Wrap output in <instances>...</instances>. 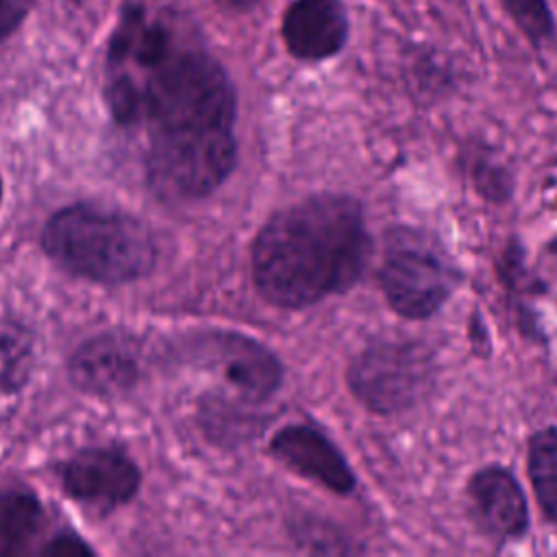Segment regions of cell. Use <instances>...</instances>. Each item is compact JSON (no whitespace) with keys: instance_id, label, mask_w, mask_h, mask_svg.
<instances>
[{"instance_id":"1","label":"cell","mask_w":557,"mask_h":557,"mask_svg":"<svg viewBox=\"0 0 557 557\" xmlns=\"http://www.w3.org/2000/svg\"><path fill=\"white\" fill-rule=\"evenodd\" d=\"M117 122H146L150 148L233 139L235 89L222 63L170 11L124 4L107 52Z\"/></svg>"},{"instance_id":"2","label":"cell","mask_w":557,"mask_h":557,"mask_svg":"<svg viewBox=\"0 0 557 557\" xmlns=\"http://www.w3.org/2000/svg\"><path fill=\"white\" fill-rule=\"evenodd\" d=\"M368 255L359 202L342 194H315L263 224L252 244V278L268 302L300 309L355 285Z\"/></svg>"},{"instance_id":"3","label":"cell","mask_w":557,"mask_h":557,"mask_svg":"<svg viewBox=\"0 0 557 557\" xmlns=\"http://www.w3.org/2000/svg\"><path fill=\"white\" fill-rule=\"evenodd\" d=\"M44 244L61 265L102 283L137 278L154 261L152 239L137 220L87 205L54 213Z\"/></svg>"},{"instance_id":"4","label":"cell","mask_w":557,"mask_h":557,"mask_svg":"<svg viewBox=\"0 0 557 557\" xmlns=\"http://www.w3.org/2000/svg\"><path fill=\"white\" fill-rule=\"evenodd\" d=\"M381 289L389 307L405 318L433 315L455 292L459 270L442 244L416 228H396L387 235L379 270Z\"/></svg>"},{"instance_id":"5","label":"cell","mask_w":557,"mask_h":557,"mask_svg":"<svg viewBox=\"0 0 557 557\" xmlns=\"http://www.w3.org/2000/svg\"><path fill=\"white\" fill-rule=\"evenodd\" d=\"M437 363L431 348L418 339H376L348 368V387L355 398L376 413H396L413 407L435 385Z\"/></svg>"},{"instance_id":"6","label":"cell","mask_w":557,"mask_h":557,"mask_svg":"<svg viewBox=\"0 0 557 557\" xmlns=\"http://www.w3.org/2000/svg\"><path fill=\"white\" fill-rule=\"evenodd\" d=\"M285 52L300 63L337 57L350 39V15L342 0H289L278 24Z\"/></svg>"},{"instance_id":"7","label":"cell","mask_w":557,"mask_h":557,"mask_svg":"<svg viewBox=\"0 0 557 557\" xmlns=\"http://www.w3.org/2000/svg\"><path fill=\"white\" fill-rule=\"evenodd\" d=\"M270 450L287 468L337 494H348L355 487V474L344 455L313 426L287 424L278 429Z\"/></svg>"},{"instance_id":"8","label":"cell","mask_w":557,"mask_h":557,"mask_svg":"<svg viewBox=\"0 0 557 557\" xmlns=\"http://www.w3.org/2000/svg\"><path fill=\"white\" fill-rule=\"evenodd\" d=\"M137 483L139 474L131 459L109 448L85 450L63 470L65 490L94 507H113L128 500Z\"/></svg>"},{"instance_id":"9","label":"cell","mask_w":557,"mask_h":557,"mask_svg":"<svg viewBox=\"0 0 557 557\" xmlns=\"http://www.w3.org/2000/svg\"><path fill=\"white\" fill-rule=\"evenodd\" d=\"M468 500L476 524L496 540L518 537L527 531V498L518 481L498 466H487L472 474Z\"/></svg>"},{"instance_id":"10","label":"cell","mask_w":557,"mask_h":557,"mask_svg":"<svg viewBox=\"0 0 557 557\" xmlns=\"http://www.w3.org/2000/svg\"><path fill=\"white\" fill-rule=\"evenodd\" d=\"M211 348L224 376L244 396L265 400L278 389L283 381L281 361L259 342L239 333H218Z\"/></svg>"},{"instance_id":"11","label":"cell","mask_w":557,"mask_h":557,"mask_svg":"<svg viewBox=\"0 0 557 557\" xmlns=\"http://www.w3.org/2000/svg\"><path fill=\"white\" fill-rule=\"evenodd\" d=\"M74 381L96 394H117L137 376V352L122 337H96L72 357Z\"/></svg>"},{"instance_id":"12","label":"cell","mask_w":557,"mask_h":557,"mask_svg":"<svg viewBox=\"0 0 557 557\" xmlns=\"http://www.w3.org/2000/svg\"><path fill=\"white\" fill-rule=\"evenodd\" d=\"M41 527L39 503L22 492L0 496V557L26 553Z\"/></svg>"},{"instance_id":"13","label":"cell","mask_w":557,"mask_h":557,"mask_svg":"<svg viewBox=\"0 0 557 557\" xmlns=\"http://www.w3.org/2000/svg\"><path fill=\"white\" fill-rule=\"evenodd\" d=\"M529 476L542 511L557 522V429L537 431L529 442Z\"/></svg>"},{"instance_id":"14","label":"cell","mask_w":557,"mask_h":557,"mask_svg":"<svg viewBox=\"0 0 557 557\" xmlns=\"http://www.w3.org/2000/svg\"><path fill=\"white\" fill-rule=\"evenodd\" d=\"M503 13L535 50L557 44V20L548 0H498Z\"/></svg>"},{"instance_id":"15","label":"cell","mask_w":557,"mask_h":557,"mask_svg":"<svg viewBox=\"0 0 557 557\" xmlns=\"http://www.w3.org/2000/svg\"><path fill=\"white\" fill-rule=\"evenodd\" d=\"M33 366V337L11 320H0V385L7 389L20 387Z\"/></svg>"},{"instance_id":"16","label":"cell","mask_w":557,"mask_h":557,"mask_svg":"<svg viewBox=\"0 0 557 557\" xmlns=\"http://www.w3.org/2000/svg\"><path fill=\"white\" fill-rule=\"evenodd\" d=\"M409 70L416 76V81L422 87H433V85H448L450 81V65L446 63L444 54L429 46H413L409 52Z\"/></svg>"},{"instance_id":"17","label":"cell","mask_w":557,"mask_h":557,"mask_svg":"<svg viewBox=\"0 0 557 557\" xmlns=\"http://www.w3.org/2000/svg\"><path fill=\"white\" fill-rule=\"evenodd\" d=\"M33 0H0V39L11 35L28 13Z\"/></svg>"},{"instance_id":"18","label":"cell","mask_w":557,"mask_h":557,"mask_svg":"<svg viewBox=\"0 0 557 557\" xmlns=\"http://www.w3.org/2000/svg\"><path fill=\"white\" fill-rule=\"evenodd\" d=\"M44 553L46 555H57V557H70V555H85V553H89V548L81 540L59 537Z\"/></svg>"},{"instance_id":"19","label":"cell","mask_w":557,"mask_h":557,"mask_svg":"<svg viewBox=\"0 0 557 557\" xmlns=\"http://www.w3.org/2000/svg\"><path fill=\"white\" fill-rule=\"evenodd\" d=\"M213 4L224 13L246 15V13H252L261 4V0H213Z\"/></svg>"},{"instance_id":"20","label":"cell","mask_w":557,"mask_h":557,"mask_svg":"<svg viewBox=\"0 0 557 557\" xmlns=\"http://www.w3.org/2000/svg\"><path fill=\"white\" fill-rule=\"evenodd\" d=\"M444 2H450V0H444Z\"/></svg>"}]
</instances>
